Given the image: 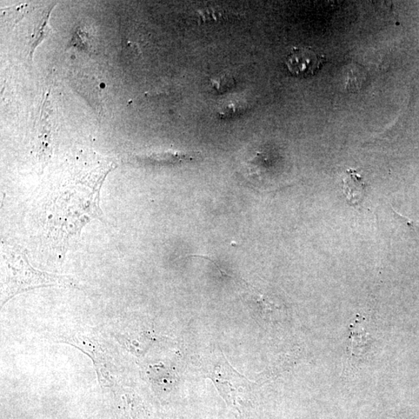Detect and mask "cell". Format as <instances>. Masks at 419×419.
<instances>
[{"label":"cell","instance_id":"obj_10","mask_svg":"<svg viewBox=\"0 0 419 419\" xmlns=\"http://www.w3.org/2000/svg\"><path fill=\"white\" fill-rule=\"evenodd\" d=\"M393 211L396 213L397 215L404 219L405 222H406L409 227L414 231L417 238L419 239V221L411 220V219L408 218L406 217H404L403 215L399 214V213L395 211L394 208Z\"/></svg>","mask_w":419,"mask_h":419},{"label":"cell","instance_id":"obj_8","mask_svg":"<svg viewBox=\"0 0 419 419\" xmlns=\"http://www.w3.org/2000/svg\"><path fill=\"white\" fill-rule=\"evenodd\" d=\"M235 84V79L229 76L222 75L211 79V85L218 92H223Z\"/></svg>","mask_w":419,"mask_h":419},{"label":"cell","instance_id":"obj_1","mask_svg":"<svg viewBox=\"0 0 419 419\" xmlns=\"http://www.w3.org/2000/svg\"><path fill=\"white\" fill-rule=\"evenodd\" d=\"M4 261L9 274L6 301L19 292L49 285L72 286V281L64 277L44 274L33 269L21 252L8 251L4 247Z\"/></svg>","mask_w":419,"mask_h":419},{"label":"cell","instance_id":"obj_2","mask_svg":"<svg viewBox=\"0 0 419 419\" xmlns=\"http://www.w3.org/2000/svg\"><path fill=\"white\" fill-rule=\"evenodd\" d=\"M221 392L224 401L231 408L243 413L245 403L247 401L246 388L249 387L247 380L231 368L225 358L219 361L209 375Z\"/></svg>","mask_w":419,"mask_h":419},{"label":"cell","instance_id":"obj_4","mask_svg":"<svg viewBox=\"0 0 419 419\" xmlns=\"http://www.w3.org/2000/svg\"><path fill=\"white\" fill-rule=\"evenodd\" d=\"M342 182L343 194L349 204L352 206L360 204L365 195L364 179L357 174L356 170L350 169L342 175Z\"/></svg>","mask_w":419,"mask_h":419},{"label":"cell","instance_id":"obj_3","mask_svg":"<svg viewBox=\"0 0 419 419\" xmlns=\"http://www.w3.org/2000/svg\"><path fill=\"white\" fill-rule=\"evenodd\" d=\"M325 62L323 56L311 48H294L285 64L293 76L306 78L315 76Z\"/></svg>","mask_w":419,"mask_h":419},{"label":"cell","instance_id":"obj_6","mask_svg":"<svg viewBox=\"0 0 419 419\" xmlns=\"http://www.w3.org/2000/svg\"><path fill=\"white\" fill-rule=\"evenodd\" d=\"M51 11V8L47 9V10L44 12L41 22H40L35 29L34 35H33L31 42L30 43L31 58L33 54H34V51L37 48V46L41 43L43 40L49 35V32L51 31L49 25V18Z\"/></svg>","mask_w":419,"mask_h":419},{"label":"cell","instance_id":"obj_9","mask_svg":"<svg viewBox=\"0 0 419 419\" xmlns=\"http://www.w3.org/2000/svg\"><path fill=\"white\" fill-rule=\"evenodd\" d=\"M365 334L364 330L361 327V326H359L358 328H354V329L352 330V352L356 354V350L358 352L361 351L362 345L365 344V342L362 341V337H365L367 336H363Z\"/></svg>","mask_w":419,"mask_h":419},{"label":"cell","instance_id":"obj_7","mask_svg":"<svg viewBox=\"0 0 419 419\" xmlns=\"http://www.w3.org/2000/svg\"><path fill=\"white\" fill-rule=\"evenodd\" d=\"M245 109L246 106L243 102L238 99H232L219 106L218 114L222 118L232 117L243 114Z\"/></svg>","mask_w":419,"mask_h":419},{"label":"cell","instance_id":"obj_5","mask_svg":"<svg viewBox=\"0 0 419 419\" xmlns=\"http://www.w3.org/2000/svg\"><path fill=\"white\" fill-rule=\"evenodd\" d=\"M198 152L165 151L153 153L146 156H138V161L151 165H175L181 163L191 162L199 158Z\"/></svg>","mask_w":419,"mask_h":419}]
</instances>
